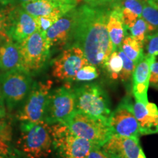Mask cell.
<instances>
[{
    "instance_id": "1",
    "label": "cell",
    "mask_w": 158,
    "mask_h": 158,
    "mask_svg": "<svg viewBox=\"0 0 158 158\" xmlns=\"http://www.w3.org/2000/svg\"><path fill=\"white\" fill-rule=\"evenodd\" d=\"M112 6L86 4L77 7L76 24L70 45L78 46L88 62L97 68H103L106 61L114 51L107 29L108 15Z\"/></svg>"
},
{
    "instance_id": "2",
    "label": "cell",
    "mask_w": 158,
    "mask_h": 158,
    "mask_svg": "<svg viewBox=\"0 0 158 158\" xmlns=\"http://www.w3.org/2000/svg\"><path fill=\"white\" fill-rule=\"evenodd\" d=\"M17 149L28 158L48 157L53 149L51 125L45 121L21 122Z\"/></svg>"
},
{
    "instance_id": "3",
    "label": "cell",
    "mask_w": 158,
    "mask_h": 158,
    "mask_svg": "<svg viewBox=\"0 0 158 158\" xmlns=\"http://www.w3.org/2000/svg\"><path fill=\"white\" fill-rule=\"evenodd\" d=\"M61 123L68 126L76 135L100 147L112 135L108 121L88 115L77 109Z\"/></svg>"
},
{
    "instance_id": "4",
    "label": "cell",
    "mask_w": 158,
    "mask_h": 158,
    "mask_svg": "<svg viewBox=\"0 0 158 158\" xmlns=\"http://www.w3.org/2000/svg\"><path fill=\"white\" fill-rule=\"evenodd\" d=\"M76 109L88 115L108 121L111 114L110 100L104 89L95 83L73 88Z\"/></svg>"
},
{
    "instance_id": "5",
    "label": "cell",
    "mask_w": 158,
    "mask_h": 158,
    "mask_svg": "<svg viewBox=\"0 0 158 158\" xmlns=\"http://www.w3.org/2000/svg\"><path fill=\"white\" fill-rule=\"evenodd\" d=\"M21 70L29 75L40 72L48 62L51 48L45 36L39 31L19 43Z\"/></svg>"
},
{
    "instance_id": "6",
    "label": "cell",
    "mask_w": 158,
    "mask_h": 158,
    "mask_svg": "<svg viewBox=\"0 0 158 158\" xmlns=\"http://www.w3.org/2000/svg\"><path fill=\"white\" fill-rule=\"evenodd\" d=\"M32 78L22 70L0 73V92L5 106L10 110L19 107L25 101L33 85Z\"/></svg>"
},
{
    "instance_id": "7",
    "label": "cell",
    "mask_w": 158,
    "mask_h": 158,
    "mask_svg": "<svg viewBox=\"0 0 158 158\" xmlns=\"http://www.w3.org/2000/svg\"><path fill=\"white\" fill-rule=\"evenodd\" d=\"M53 148L59 158H86L95 145L73 133L64 124L51 125Z\"/></svg>"
},
{
    "instance_id": "8",
    "label": "cell",
    "mask_w": 158,
    "mask_h": 158,
    "mask_svg": "<svg viewBox=\"0 0 158 158\" xmlns=\"http://www.w3.org/2000/svg\"><path fill=\"white\" fill-rule=\"evenodd\" d=\"M52 86L53 81L51 79L33 83L32 87L23 102L22 108L18 113L17 118L19 121H43Z\"/></svg>"
},
{
    "instance_id": "9",
    "label": "cell",
    "mask_w": 158,
    "mask_h": 158,
    "mask_svg": "<svg viewBox=\"0 0 158 158\" xmlns=\"http://www.w3.org/2000/svg\"><path fill=\"white\" fill-rule=\"evenodd\" d=\"M76 110L73 89L66 84L51 90L43 121L48 124L63 122Z\"/></svg>"
},
{
    "instance_id": "10",
    "label": "cell",
    "mask_w": 158,
    "mask_h": 158,
    "mask_svg": "<svg viewBox=\"0 0 158 158\" xmlns=\"http://www.w3.org/2000/svg\"><path fill=\"white\" fill-rule=\"evenodd\" d=\"M89 64L83 51L76 45L67 47L54 59L52 63V76L61 81H74L77 72Z\"/></svg>"
},
{
    "instance_id": "11",
    "label": "cell",
    "mask_w": 158,
    "mask_h": 158,
    "mask_svg": "<svg viewBox=\"0 0 158 158\" xmlns=\"http://www.w3.org/2000/svg\"><path fill=\"white\" fill-rule=\"evenodd\" d=\"M133 103L125 98L110 114L108 124L112 135L139 138V127L133 111Z\"/></svg>"
},
{
    "instance_id": "12",
    "label": "cell",
    "mask_w": 158,
    "mask_h": 158,
    "mask_svg": "<svg viewBox=\"0 0 158 158\" xmlns=\"http://www.w3.org/2000/svg\"><path fill=\"white\" fill-rule=\"evenodd\" d=\"M77 15V7L61 16L45 33V39L51 50L69 47L72 40Z\"/></svg>"
},
{
    "instance_id": "13",
    "label": "cell",
    "mask_w": 158,
    "mask_h": 158,
    "mask_svg": "<svg viewBox=\"0 0 158 158\" xmlns=\"http://www.w3.org/2000/svg\"><path fill=\"white\" fill-rule=\"evenodd\" d=\"M37 31L35 18L27 13L20 5H15L11 13L10 35L18 44Z\"/></svg>"
},
{
    "instance_id": "14",
    "label": "cell",
    "mask_w": 158,
    "mask_h": 158,
    "mask_svg": "<svg viewBox=\"0 0 158 158\" xmlns=\"http://www.w3.org/2000/svg\"><path fill=\"white\" fill-rule=\"evenodd\" d=\"M111 158H138L141 147L139 138L111 135L100 147Z\"/></svg>"
},
{
    "instance_id": "15",
    "label": "cell",
    "mask_w": 158,
    "mask_h": 158,
    "mask_svg": "<svg viewBox=\"0 0 158 158\" xmlns=\"http://www.w3.org/2000/svg\"><path fill=\"white\" fill-rule=\"evenodd\" d=\"M155 57L144 54L143 58L138 62L134 69L133 78V94L135 100L144 104L148 103L147 92L149 86L151 65L155 62Z\"/></svg>"
},
{
    "instance_id": "16",
    "label": "cell",
    "mask_w": 158,
    "mask_h": 158,
    "mask_svg": "<svg viewBox=\"0 0 158 158\" xmlns=\"http://www.w3.org/2000/svg\"><path fill=\"white\" fill-rule=\"evenodd\" d=\"M133 111L137 119L141 135L158 133V108L156 104H147L135 100L133 105Z\"/></svg>"
},
{
    "instance_id": "17",
    "label": "cell",
    "mask_w": 158,
    "mask_h": 158,
    "mask_svg": "<svg viewBox=\"0 0 158 158\" xmlns=\"http://www.w3.org/2000/svg\"><path fill=\"white\" fill-rule=\"evenodd\" d=\"M123 21H122V9L119 1L114 3L110 9L107 22V29L110 42L113 45L114 50L120 48L124 38L125 31Z\"/></svg>"
},
{
    "instance_id": "18",
    "label": "cell",
    "mask_w": 158,
    "mask_h": 158,
    "mask_svg": "<svg viewBox=\"0 0 158 158\" xmlns=\"http://www.w3.org/2000/svg\"><path fill=\"white\" fill-rule=\"evenodd\" d=\"M19 69L21 70L19 44L13 40L2 43L0 45V71L3 73Z\"/></svg>"
},
{
    "instance_id": "19",
    "label": "cell",
    "mask_w": 158,
    "mask_h": 158,
    "mask_svg": "<svg viewBox=\"0 0 158 158\" xmlns=\"http://www.w3.org/2000/svg\"><path fill=\"white\" fill-rule=\"evenodd\" d=\"M19 5L34 18L44 16L59 9H63L68 12L70 10L56 5L51 0H31Z\"/></svg>"
},
{
    "instance_id": "20",
    "label": "cell",
    "mask_w": 158,
    "mask_h": 158,
    "mask_svg": "<svg viewBox=\"0 0 158 158\" xmlns=\"http://www.w3.org/2000/svg\"><path fill=\"white\" fill-rule=\"evenodd\" d=\"M119 2L124 25L129 29L141 16L143 3L138 0H119Z\"/></svg>"
},
{
    "instance_id": "21",
    "label": "cell",
    "mask_w": 158,
    "mask_h": 158,
    "mask_svg": "<svg viewBox=\"0 0 158 158\" xmlns=\"http://www.w3.org/2000/svg\"><path fill=\"white\" fill-rule=\"evenodd\" d=\"M15 4L0 3V45L13 40L10 35L11 13Z\"/></svg>"
},
{
    "instance_id": "22",
    "label": "cell",
    "mask_w": 158,
    "mask_h": 158,
    "mask_svg": "<svg viewBox=\"0 0 158 158\" xmlns=\"http://www.w3.org/2000/svg\"><path fill=\"white\" fill-rule=\"evenodd\" d=\"M120 48L135 65L144 56L143 45L141 44L131 36L124 37Z\"/></svg>"
},
{
    "instance_id": "23",
    "label": "cell",
    "mask_w": 158,
    "mask_h": 158,
    "mask_svg": "<svg viewBox=\"0 0 158 158\" xmlns=\"http://www.w3.org/2000/svg\"><path fill=\"white\" fill-rule=\"evenodd\" d=\"M141 18L147 23L148 33L152 35L158 32V9L148 2L143 3Z\"/></svg>"
},
{
    "instance_id": "24",
    "label": "cell",
    "mask_w": 158,
    "mask_h": 158,
    "mask_svg": "<svg viewBox=\"0 0 158 158\" xmlns=\"http://www.w3.org/2000/svg\"><path fill=\"white\" fill-rule=\"evenodd\" d=\"M68 13V11L63 9H59L50 14L35 18L37 24V31L45 36V33L48 29L52 26L61 16Z\"/></svg>"
},
{
    "instance_id": "25",
    "label": "cell",
    "mask_w": 158,
    "mask_h": 158,
    "mask_svg": "<svg viewBox=\"0 0 158 158\" xmlns=\"http://www.w3.org/2000/svg\"><path fill=\"white\" fill-rule=\"evenodd\" d=\"M122 65H123L122 59L118 55L117 50H115L112 51L111 54L108 56L107 60L105 62L103 68L106 69L110 78L115 80L118 78Z\"/></svg>"
},
{
    "instance_id": "26",
    "label": "cell",
    "mask_w": 158,
    "mask_h": 158,
    "mask_svg": "<svg viewBox=\"0 0 158 158\" xmlns=\"http://www.w3.org/2000/svg\"><path fill=\"white\" fill-rule=\"evenodd\" d=\"M117 52L122 58V62H123V65H122V70L120 72L118 78L121 79V81L123 83L129 84L130 82L132 81L133 71L135 68V64L124 54V52L120 48L117 49Z\"/></svg>"
},
{
    "instance_id": "27",
    "label": "cell",
    "mask_w": 158,
    "mask_h": 158,
    "mask_svg": "<svg viewBox=\"0 0 158 158\" xmlns=\"http://www.w3.org/2000/svg\"><path fill=\"white\" fill-rule=\"evenodd\" d=\"M128 29L130 31L131 37H133L134 39L136 40L141 44L143 45L144 46V43H145V40L149 33H148V27L147 23L142 19L141 16L138 18L135 23Z\"/></svg>"
},
{
    "instance_id": "28",
    "label": "cell",
    "mask_w": 158,
    "mask_h": 158,
    "mask_svg": "<svg viewBox=\"0 0 158 158\" xmlns=\"http://www.w3.org/2000/svg\"><path fill=\"white\" fill-rule=\"evenodd\" d=\"M100 74L98 69L94 65L88 64L82 67L79 70L76 76L74 78V81H91L98 78Z\"/></svg>"
},
{
    "instance_id": "29",
    "label": "cell",
    "mask_w": 158,
    "mask_h": 158,
    "mask_svg": "<svg viewBox=\"0 0 158 158\" xmlns=\"http://www.w3.org/2000/svg\"><path fill=\"white\" fill-rule=\"evenodd\" d=\"M8 143L0 141V158H28L18 149L12 148Z\"/></svg>"
},
{
    "instance_id": "30",
    "label": "cell",
    "mask_w": 158,
    "mask_h": 158,
    "mask_svg": "<svg viewBox=\"0 0 158 158\" xmlns=\"http://www.w3.org/2000/svg\"><path fill=\"white\" fill-rule=\"evenodd\" d=\"M144 45H146L145 55L156 58L158 56V32L148 35Z\"/></svg>"
},
{
    "instance_id": "31",
    "label": "cell",
    "mask_w": 158,
    "mask_h": 158,
    "mask_svg": "<svg viewBox=\"0 0 158 158\" xmlns=\"http://www.w3.org/2000/svg\"><path fill=\"white\" fill-rule=\"evenodd\" d=\"M5 116L0 117V141L10 142L13 135V128L11 122Z\"/></svg>"
},
{
    "instance_id": "32",
    "label": "cell",
    "mask_w": 158,
    "mask_h": 158,
    "mask_svg": "<svg viewBox=\"0 0 158 158\" xmlns=\"http://www.w3.org/2000/svg\"><path fill=\"white\" fill-rule=\"evenodd\" d=\"M149 84L155 88L158 86V61H156V59L151 65Z\"/></svg>"
},
{
    "instance_id": "33",
    "label": "cell",
    "mask_w": 158,
    "mask_h": 158,
    "mask_svg": "<svg viewBox=\"0 0 158 158\" xmlns=\"http://www.w3.org/2000/svg\"><path fill=\"white\" fill-rule=\"evenodd\" d=\"M86 158H111L100 147L95 146L91 149V151Z\"/></svg>"
},
{
    "instance_id": "34",
    "label": "cell",
    "mask_w": 158,
    "mask_h": 158,
    "mask_svg": "<svg viewBox=\"0 0 158 158\" xmlns=\"http://www.w3.org/2000/svg\"><path fill=\"white\" fill-rule=\"evenodd\" d=\"M51 1L68 10H72L76 7L77 3H78L77 0H51Z\"/></svg>"
},
{
    "instance_id": "35",
    "label": "cell",
    "mask_w": 158,
    "mask_h": 158,
    "mask_svg": "<svg viewBox=\"0 0 158 158\" xmlns=\"http://www.w3.org/2000/svg\"><path fill=\"white\" fill-rule=\"evenodd\" d=\"M86 4L96 6H109L114 5L119 0H84Z\"/></svg>"
},
{
    "instance_id": "36",
    "label": "cell",
    "mask_w": 158,
    "mask_h": 158,
    "mask_svg": "<svg viewBox=\"0 0 158 158\" xmlns=\"http://www.w3.org/2000/svg\"><path fill=\"white\" fill-rule=\"evenodd\" d=\"M6 116V110L5 105L4 102V100L2 96L1 92H0V117H3Z\"/></svg>"
},
{
    "instance_id": "37",
    "label": "cell",
    "mask_w": 158,
    "mask_h": 158,
    "mask_svg": "<svg viewBox=\"0 0 158 158\" xmlns=\"http://www.w3.org/2000/svg\"><path fill=\"white\" fill-rule=\"evenodd\" d=\"M148 2L158 9V0H149Z\"/></svg>"
},
{
    "instance_id": "38",
    "label": "cell",
    "mask_w": 158,
    "mask_h": 158,
    "mask_svg": "<svg viewBox=\"0 0 158 158\" xmlns=\"http://www.w3.org/2000/svg\"><path fill=\"white\" fill-rule=\"evenodd\" d=\"M0 3H2V4H16L15 3L14 0H0Z\"/></svg>"
},
{
    "instance_id": "39",
    "label": "cell",
    "mask_w": 158,
    "mask_h": 158,
    "mask_svg": "<svg viewBox=\"0 0 158 158\" xmlns=\"http://www.w3.org/2000/svg\"><path fill=\"white\" fill-rule=\"evenodd\" d=\"M30 1H31V0H14L15 3L16 4V5H17V3H19V5H21V4H22V3L28 2H30Z\"/></svg>"
},
{
    "instance_id": "40",
    "label": "cell",
    "mask_w": 158,
    "mask_h": 158,
    "mask_svg": "<svg viewBox=\"0 0 158 158\" xmlns=\"http://www.w3.org/2000/svg\"><path fill=\"white\" fill-rule=\"evenodd\" d=\"M138 158H147L145 156V154H144L143 149H141L140 150V152H139V155H138Z\"/></svg>"
},
{
    "instance_id": "41",
    "label": "cell",
    "mask_w": 158,
    "mask_h": 158,
    "mask_svg": "<svg viewBox=\"0 0 158 158\" xmlns=\"http://www.w3.org/2000/svg\"><path fill=\"white\" fill-rule=\"evenodd\" d=\"M138 1L141 2L142 3H144V2H147L149 1V0H138Z\"/></svg>"
},
{
    "instance_id": "42",
    "label": "cell",
    "mask_w": 158,
    "mask_h": 158,
    "mask_svg": "<svg viewBox=\"0 0 158 158\" xmlns=\"http://www.w3.org/2000/svg\"><path fill=\"white\" fill-rule=\"evenodd\" d=\"M157 89H158V86H157Z\"/></svg>"
}]
</instances>
